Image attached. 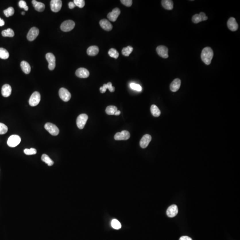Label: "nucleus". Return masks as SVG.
Masks as SVG:
<instances>
[{"label":"nucleus","mask_w":240,"mask_h":240,"mask_svg":"<svg viewBox=\"0 0 240 240\" xmlns=\"http://www.w3.org/2000/svg\"><path fill=\"white\" fill-rule=\"evenodd\" d=\"M19 6L21 8H23L24 9L26 6H27V4L26 1H24L21 0L19 2Z\"/></svg>","instance_id":"41"},{"label":"nucleus","mask_w":240,"mask_h":240,"mask_svg":"<svg viewBox=\"0 0 240 240\" xmlns=\"http://www.w3.org/2000/svg\"><path fill=\"white\" fill-rule=\"evenodd\" d=\"M227 26L229 29L232 31H235L238 29V26L236 19L233 17L230 18L227 22Z\"/></svg>","instance_id":"17"},{"label":"nucleus","mask_w":240,"mask_h":240,"mask_svg":"<svg viewBox=\"0 0 240 240\" xmlns=\"http://www.w3.org/2000/svg\"><path fill=\"white\" fill-rule=\"evenodd\" d=\"M21 138L17 135H13L8 138L7 144L10 147H15L21 142Z\"/></svg>","instance_id":"5"},{"label":"nucleus","mask_w":240,"mask_h":240,"mask_svg":"<svg viewBox=\"0 0 240 240\" xmlns=\"http://www.w3.org/2000/svg\"><path fill=\"white\" fill-rule=\"evenodd\" d=\"M41 160L43 162L47 164L49 167L52 166L54 164L53 160L50 158L47 155L45 154H44L42 155Z\"/></svg>","instance_id":"25"},{"label":"nucleus","mask_w":240,"mask_h":240,"mask_svg":"<svg viewBox=\"0 0 240 240\" xmlns=\"http://www.w3.org/2000/svg\"><path fill=\"white\" fill-rule=\"evenodd\" d=\"M130 133L126 130H123L121 132L116 133L114 136V139L117 141L127 140L130 138Z\"/></svg>","instance_id":"9"},{"label":"nucleus","mask_w":240,"mask_h":240,"mask_svg":"<svg viewBox=\"0 0 240 240\" xmlns=\"http://www.w3.org/2000/svg\"><path fill=\"white\" fill-rule=\"evenodd\" d=\"M7 126L3 123H0V134H4L8 131Z\"/></svg>","instance_id":"36"},{"label":"nucleus","mask_w":240,"mask_h":240,"mask_svg":"<svg viewBox=\"0 0 240 240\" xmlns=\"http://www.w3.org/2000/svg\"><path fill=\"white\" fill-rule=\"evenodd\" d=\"M5 25V22L3 19L0 18V26H2Z\"/></svg>","instance_id":"45"},{"label":"nucleus","mask_w":240,"mask_h":240,"mask_svg":"<svg viewBox=\"0 0 240 240\" xmlns=\"http://www.w3.org/2000/svg\"><path fill=\"white\" fill-rule=\"evenodd\" d=\"M9 56V52L5 49L0 48V58L2 59H8Z\"/></svg>","instance_id":"28"},{"label":"nucleus","mask_w":240,"mask_h":240,"mask_svg":"<svg viewBox=\"0 0 240 240\" xmlns=\"http://www.w3.org/2000/svg\"><path fill=\"white\" fill-rule=\"evenodd\" d=\"M161 4L163 7L167 10H172L173 8V1L171 0H163L161 1Z\"/></svg>","instance_id":"22"},{"label":"nucleus","mask_w":240,"mask_h":240,"mask_svg":"<svg viewBox=\"0 0 240 240\" xmlns=\"http://www.w3.org/2000/svg\"><path fill=\"white\" fill-rule=\"evenodd\" d=\"M40 100V94L38 92H35L31 96L29 100V104L31 107H35L38 104Z\"/></svg>","instance_id":"4"},{"label":"nucleus","mask_w":240,"mask_h":240,"mask_svg":"<svg viewBox=\"0 0 240 240\" xmlns=\"http://www.w3.org/2000/svg\"><path fill=\"white\" fill-rule=\"evenodd\" d=\"M44 128L53 136H57L59 134V130L58 127L52 123H46L44 125Z\"/></svg>","instance_id":"3"},{"label":"nucleus","mask_w":240,"mask_h":240,"mask_svg":"<svg viewBox=\"0 0 240 240\" xmlns=\"http://www.w3.org/2000/svg\"><path fill=\"white\" fill-rule=\"evenodd\" d=\"M179 240H193L192 239V238H190V237H189L188 236H182L181 237H180V239Z\"/></svg>","instance_id":"43"},{"label":"nucleus","mask_w":240,"mask_h":240,"mask_svg":"<svg viewBox=\"0 0 240 240\" xmlns=\"http://www.w3.org/2000/svg\"><path fill=\"white\" fill-rule=\"evenodd\" d=\"M199 15H200L201 18H202V21H205L207 20V17L206 16V14H205V13H203V12H201V13H199Z\"/></svg>","instance_id":"42"},{"label":"nucleus","mask_w":240,"mask_h":240,"mask_svg":"<svg viewBox=\"0 0 240 240\" xmlns=\"http://www.w3.org/2000/svg\"><path fill=\"white\" fill-rule=\"evenodd\" d=\"M24 153L27 155L36 154L37 153L36 150L34 148H31L30 149H26L24 150Z\"/></svg>","instance_id":"37"},{"label":"nucleus","mask_w":240,"mask_h":240,"mask_svg":"<svg viewBox=\"0 0 240 240\" xmlns=\"http://www.w3.org/2000/svg\"><path fill=\"white\" fill-rule=\"evenodd\" d=\"M76 6L73 2H70L69 3V7L70 9H73Z\"/></svg>","instance_id":"44"},{"label":"nucleus","mask_w":240,"mask_h":240,"mask_svg":"<svg viewBox=\"0 0 240 240\" xmlns=\"http://www.w3.org/2000/svg\"><path fill=\"white\" fill-rule=\"evenodd\" d=\"M22 15H24L25 14V13L24 12H22Z\"/></svg>","instance_id":"49"},{"label":"nucleus","mask_w":240,"mask_h":240,"mask_svg":"<svg viewBox=\"0 0 240 240\" xmlns=\"http://www.w3.org/2000/svg\"><path fill=\"white\" fill-rule=\"evenodd\" d=\"M4 14L6 17L13 16L14 13V9L12 7H10L4 10Z\"/></svg>","instance_id":"32"},{"label":"nucleus","mask_w":240,"mask_h":240,"mask_svg":"<svg viewBox=\"0 0 240 240\" xmlns=\"http://www.w3.org/2000/svg\"><path fill=\"white\" fill-rule=\"evenodd\" d=\"M76 75L78 78H86L90 76V72L85 68H80L76 70Z\"/></svg>","instance_id":"15"},{"label":"nucleus","mask_w":240,"mask_h":240,"mask_svg":"<svg viewBox=\"0 0 240 240\" xmlns=\"http://www.w3.org/2000/svg\"><path fill=\"white\" fill-rule=\"evenodd\" d=\"M130 86L132 90H135L138 91H141L142 90V86L139 84L132 83L130 84Z\"/></svg>","instance_id":"38"},{"label":"nucleus","mask_w":240,"mask_h":240,"mask_svg":"<svg viewBox=\"0 0 240 240\" xmlns=\"http://www.w3.org/2000/svg\"><path fill=\"white\" fill-rule=\"evenodd\" d=\"M88 119V116L86 114H80L77 119V125L79 129H83Z\"/></svg>","instance_id":"6"},{"label":"nucleus","mask_w":240,"mask_h":240,"mask_svg":"<svg viewBox=\"0 0 240 240\" xmlns=\"http://www.w3.org/2000/svg\"><path fill=\"white\" fill-rule=\"evenodd\" d=\"M121 14V10L118 8H114L112 12L109 13L107 18L110 21L114 22L116 21L117 18Z\"/></svg>","instance_id":"13"},{"label":"nucleus","mask_w":240,"mask_h":240,"mask_svg":"<svg viewBox=\"0 0 240 240\" xmlns=\"http://www.w3.org/2000/svg\"><path fill=\"white\" fill-rule=\"evenodd\" d=\"M181 81L179 78L174 79L170 85V89L171 91L176 92L180 89Z\"/></svg>","instance_id":"19"},{"label":"nucleus","mask_w":240,"mask_h":240,"mask_svg":"<svg viewBox=\"0 0 240 240\" xmlns=\"http://www.w3.org/2000/svg\"><path fill=\"white\" fill-rule=\"evenodd\" d=\"M39 34V30L38 29L35 27H32L28 33L27 35V39L29 41H33L37 38V36H38Z\"/></svg>","instance_id":"11"},{"label":"nucleus","mask_w":240,"mask_h":240,"mask_svg":"<svg viewBox=\"0 0 240 240\" xmlns=\"http://www.w3.org/2000/svg\"><path fill=\"white\" fill-rule=\"evenodd\" d=\"M59 95L60 98L62 100L65 102H67L70 100L71 95L70 92L67 89L61 88L59 91Z\"/></svg>","instance_id":"7"},{"label":"nucleus","mask_w":240,"mask_h":240,"mask_svg":"<svg viewBox=\"0 0 240 240\" xmlns=\"http://www.w3.org/2000/svg\"><path fill=\"white\" fill-rule=\"evenodd\" d=\"M109 55L110 57L117 59L119 57V54L116 49L114 48L110 49L108 52Z\"/></svg>","instance_id":"30"},{"label":"nucleus","mask_w":240,"mask_h":240,"mask_svg":"<svg viewBox=\"0 0 240 240\" xmlns=\"http://www.w3.org/2000/svg\"><path fill=\"white\" fill-rule=\"evenodd\" d=\"M120 114H121V111H119V110H117V111L116 112V113H115L114 115H116V116H118V115H120Z\"/></svg>","instance_id":"47"},{"label":"nucleus","mask_w":240,"mask_h":240,"mask_svg":"<svg viewBox=\"0 0 240 240\" xmlns=\"http://www.w3.org/2000/svg\"><path fill=\"white\" fill-rule=\"evenodd\" d=\"M156 52L159 56L163 58H167L169 57L168 49L167 47L163 45H160L156 49Z\"/></svg>","instance_id":"12"},{"label":"nucleus","mask_w":240,"mask_h":240,"mask_svg":"<svg viewBox=\"0 0 240 240\" xmlns=\"http://www.w3.org/2000/svg\"><path fill=\"white\" fill-rule=\"evenodd\" d=\"M192 21L194 23L197 24L200 22H202V20L201 16L199 15V14H196L193 16L192 18Z\"/></svg>","instance_id":"34"},{"label":"nucleus","mask_w":240,"mask_h":240,"mask_svg":"<svg viewBox=\"0 0 240 240\" xmlns=\"http://www.w3.org/2000/svg\"><path fill=\"white\" fill-rule=\"evenodd\" d=\"M107 84V89H109V91L111 92H114L115 89V87L113 86L111 82H109Z\"/></svg>","instance_id":"40"},{"label":"nucleus","mask_w":240,"mask_h":240,"mask_svg":"<svg viewBox=\"0 0 240 240\" xmlns=\"http://www.w3.org/2000/svg\"><path fill=\"white\" fill-rule=\"evenodd\" d=\"M214 56V52L211 48H205L202 51L201 58L202 61L207 65H209L211 62Z\"/></svg>","instance_id":"1"},{"label":"nucleus","mask_w":240,"mask_h":240,"mask_svg":"<svg viewBox=\"0 0 240 240\" xmlns=\"http://www.w3.org/2000/svg\"><path fill=\"white\" fill-rule=\"evenodd\" d=\"M151 112L155 117H158L160 115V111L158 108L155 104L151 105L150 108Z\"/></svg>","instance_id":"24"},{"label":"nucleus","mask_w":240,"mask_h":240,"mask_svg":"<svg viewBox=\"0 0 240 240\" xmlns=\"http://www.w3.org/2000/svg\"><path fill=\"white\" fill-rule=\"evenodd\" d=\"M21 67L24 73L26 74H29L31 72V67L30 64L26 61H22L21 62Z\"/></svg>","instance_id":"23"},{"label":"nucleus","mask_w":240,"mask_h":240,"mask_svg":"<svg viewBox=\"0 0 240 240\" xmlns=\"http://www.w3.org/2000/svg\"><path fill=\"white\" fill-rule=\"evenodd\" d=\"M35 9L38 12H42L45 9V5L44 3L38 2L37 4L34 6Z\"/></svg>","instance_id":"31"},{"label":"nucleus","mask_w":240,"mask_h":240,"mask_svg":"<svg viewBox=\"0 0 240 240\" xmlns=\"http://www.w3.org/2000/svg\"><path fill=\"white\" fill-rule=\"evenodd\" d=\"M62 1L61 0H52L50 2L51 9L54 13H57L61 9Z\"/></svg>","instance_id":"10"},{"label":"nucleus","mask_w":240,"mask_h":240,"mask_svg":"<svg viewBox=\"0 0 240 240\" xmlns=\"http://www.w3.org/2000/svg\"><path fill=\"white\" fill-rule=\"evenodd\" d=\"M32 3L33 4V6L34 7V6H35L36 5V4H37V3H38V1H36V0H33V1H32Z\"/></svg>","instance_id":"46"},{"label":"nucleus","mask_w":240,"mask_h":240,"mask_svg":"<svg viewBox=\"0 0 240 240\" xmlns=\"http://www.w3.org/2000/svg\"><path fill=\"white\" fill-rule=\"evenodd\" d=\"M133 49L132 47L128 46L122 49L121 52H122V54L125 56L128 57L132 53Z\"/></svg>","instance_id":"29"},{"label":"nucleus","mask_w":240,"mask_h":240,"mask_svg":"<svg viewBox=\"0 0 240 240\" xmlns=\"http://www.w3.org/2000/svg\"><path fill=\"white\" fill-rule=\"evenodd\" d=\"M99 51L98 47L97 46L93 45L88 48L87 50V53L89 56H95L98 53Z\"/></svg>","instance_id":"21"},{"label":"nucleus","mask_w":240,"mask_h":240,"mask_svg":"<svg viewBox=\"0 0 240 240\" xmlns=\"http://www.w3.org/2000/svg\"><path fill=\"white\" fill-rule=\"evenodd\" d=\"M117 110V107L113 105H109L105 109V112L108 115H114Z\"/></svg>","instance_id":"26"},{"label":"nucleus","mask_w":240,"mask_h":240,"mask_svg":"<svg viewBox=\"0 0 240 240\" xmlns=\"http://www.w3.org/2000/svg\"><path fill=\"white\" fill-rule=\"evenodd\" d=\"M12 93V88L11 86L8 84H5L2 86L1 89V94L2 96L5 98H7L11 95Z\"/></svg>","instance_id":"20"},{"label":"nucleus","mask_w":240,"mask_h":240,"mask_svg":"<svg viewBox=\"0 0 240 240\" xmlns=\"http://www.w3.org/2000/svg\"><path fill=\"white\" fill-rule=\"evenodd\" d=\"M152 140V137L149 134H146L142 138L140 142V146L145 149L149 145V143Z\"/></svg>","instance_id":"16"},{"label":"nucleus","mask_w":240,"mask_h":240,"mask_svg":"<svg viewBox=\"0 0 240 240\" xmlns=\"http://www.w3.org/2000/svg\"><path fill=\"white\" fill-rule=\"evenodd\" d=\"M75 23L72 20H67L63 22L61 26V29L64 32L70 31L74 29L75 27Z\"/></svg>","instance_id":"2"},{"label":"nucleus","mask_w":240,"mask_h":240,"mask_svg":"<svg viewBox=\"0 0 240 240\" xmlns=\"http://www.w3.org/2000/svg\"><path fill=\"white\" fill-rule=\"evenodd\" d=\"M112 227L115 229H119L121 228V225L120 222L116 219H113L111 221Z\"/></svg>","instance_id":"33"},{"label":"nucleus","mask_w":240,"mask_h":240,"mask_svg":"<svg viewBox=\"0 0 240 240\" xmlns=\"http://www.w3.org/2000/svg\"><path fill=\"white\" fill-rule=\"evenodd\" d=\"M99 24L100 27L104 30L109 31L112 30V25L111 24V23L107 19H104L100 20Z\"/></svg>","instance_id":"18"},{"label":"nucleus","mask_w":240,"mask_h":240,"mask_svg":"<svg viewBox=\"0 0 240 240\" xmlns=\"http://www.w3.org/2000/svg\"><path fill=\"white\" fill-rule=\"evenodd\" d=\"M73 2L76 6L80 8H83L85 5V1L84 0H74Z\"/></svg>","instance_id":"35"},{"label":"nucleus","mask_w":240,"mask_h":240,"mask_svg":"<svg viewBox=\"0 0 240 240\" xmlns=\"http://www.w3.org/2000/svg\"><path fill=\"white\" fill-rule=\"evenodd\" d=\"M178 210L177 206L173 205L168 208L167 211V215L169 218H173L178 214Z\"/></svg>","instance_id":"14"},{"label":"nucleus","mask_w":240,"mask_h":240,"mask_svg":"<svg viewBox=\"0 0 240 240\" xmlns=\"http://www.w3.org/2000/svg\"><path fill=\"white\" fill-rule=\"evenodd\" d=\"M24 9H25V10H26V11H28V9H29V7H28V6L27 5L26 6V7L24 8Z\"/></svg>","instance_id":"48"},{"label":"nucleus","mask_w":240,"mask_h":240,"mask_svg":"<svg viewBox=\"0 0 240 240\" xmlns=\"http://www.w3.org/2000/svg\"><path fill=\"white\" fill-rule=\"evenodd\" d=\"M46 59L49 63L48 67L49 70H53L56 67V58L53 53H47Z\"/></svg>","instance_id":"8"},{"label":"nucleus","mask_w":240,"mask_h":240,"mask_svg":"<svg viewBox=\"0 0 240 240\" xmlns=\"http://www.w3.org/2000/svg\"><path fill=\"white\" fill-rule=\"evenodd\" d=\"M121 2L125 6L130 7L132 5L133 1L132 0H121Z\"/></svg>","instance_id":"39"},{"label":"nucleus","mask_w":240,"mask_h":240,"mask_svg":"<svg viewBox=\"0 0 240 240\" xmlns=\"http://www.w3.org/2000/svg\"><path fill=\"white\" fill-rule=\"evenodd\" d=\"M2 36L4 37H13L14 36V32L13 30L10 28L7 30H4L1 33Z\"/></svg>","instance_id":"27"}]
</instances>
